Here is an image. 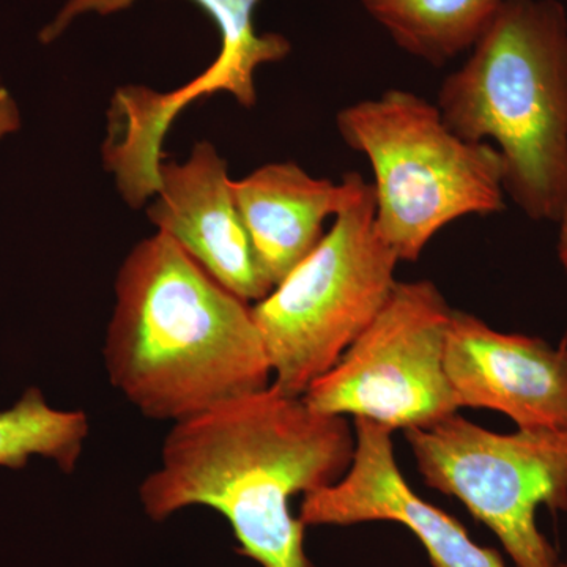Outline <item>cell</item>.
<instances>
[{"mask_svg": "<svg viewBox=\"0 0 567 567\" xmlns=\"http://www.w3.org/2000/svg\"><path fill=\"white\" fill-rule=\"evenodd\" d=\"M103 357L112 386L142 416L173 424L274 377L251 303L162 233L123 260Z\"/></svg>", "mask_w": 567, "mask_h": 567, "instance_id": "obj_2", "label": "cell"}, {"mask_svg": "<svg viewBox=\"0 0 567 567\" xmlns=\"http://www.w3.org/2000/svg\"><path fill=\"white\" fill-rule=\"evenodd\" d=\"M454 309L429 279L398 281L385 306L303 399L322 415L363 417L390 431L458 413L445 350Z\"/></svg>", "mask_w": 567, "mask_h": 567, "instance_id": "obj_7", "label": "cell"}, {"mask_svg": "<svg viewBox=\"0 0 567 567\" xmlns=\"http://www.w3.org/2000/svg\"><path fill=\"white\" fill-rule=\"evenodd\" d=\"M445 368L461 409L495 410L524 431L567 432V346L502 333L454 309Z\"/></svg>", "mask_w": 567, "mask_h": 567, "instance_id": "obj_10", "label": "cell"}, {"mask_svg": "<svg viewBox=\"0 0 567 567\" xmlns=\"http://www.w3.org/2000/svg\"><path fill=\"white\" fill-rule=\"evenodd\" d=\"M557 223L559 224L558 259L567 276V208Z\"/></svg>", "mask_w": 567, "mask_h": 567, "instance_id": "obj_16", "label": "cell"}, {"mask_svg": "<svg viewBox=\"0 0 567 567\" xmlns=\"http://www.w3.org/2000/svg\"><path fill=\"white\" fill-rule=\"evenodd\" d=\"M506 0H361L399 50L442 66L468 52Z\"/></svg>", "mask_w": 567, "mask_h": 567, "instance_id": "obj_13", "label": "cell"}, {"mask_svg": "<svg viewBox=\"0 0 567 567\" xmlns=\"http://www.w3.org/2000/svg\"><path fill=\"white\" fill-rule=\"evenodd\" d=\"M404 434L425 486L457 498L514 567H563L536 517L567 511V432L496 434L454 413Z\"/></svg>", "mask_w": 567, "mask_h": 567, "instance_id": "obj_6", "label": "cell"}, {"mask_svg": "<svg viewBox=\"0 0 567 567\" xmlns=\"http://www.w3.org/2000/svg\"><path fill=\"white\" fill-rule=\"evenodd\" d=\"M401 260L375 229L374 189L333 226L274 290L251 305L279 393L303 398L371 324Z\"/></svg>", "mask_w": 567, "mask_h": 567, "instance_id": "obj_5", "label": "cell"}, {"mask_svg": "<svg viewBox=\"0 0 567 567\" xmlns=\"http://www.w3.org/2000/svg\"><path fill=\"white\" fill-rule=\"evenodd\" d=\"M563 567H567V563H565V565H563Z\"/></svg>", "mask_w": 567, "mask_h": 567, "instance_id": "obj_17", "label": "cell"}, {"mask_svg": "<svg viewBox=\"0 0 567 567\" xmlns=\"http://www.w3.org/2000/svg\"><path fill=\"white\" fill-rule=\"evenodd\" d=\"M354 446L347 417L322 415L270 385L173 424L140 502L153 522L186 507L218 511L238 551L260 567H317L290 502L338 483Z\"/></svg>", "mask_w": 567, "mask_h": 567, "instance_id": "obj_1", "label": "cell"}, {"mask_svg": "<svg viewBox=\"0 0 567 567\" xmlns=\"http://www.w3.org/2000/svg\"><path fill=\"white\" fill-rule=\"evenodd\" d=\"M89 432V416L82 410L55 409L40 388H28L10 409L0 412V466L21 470L32 457H41L70 475Z\"/></svg>", "mask_w": 567, "mask_h": 567, "instance_id": "obj_14", "label": "cell"}, {"mask_svg": "<svg viewBox=\"0 0 567 567\" xmlns=\"http://www.w3.org/2000/svg\"><path fill=\"white\" fill-rule=\"evenodd\" d=\"M336 128L371 164L377 234L399 260L416 262L457 219L506 208L498 151L462 140L436 103L416 93L390 89L350 104L336 115Z\"/></svg>", "mask_w": 567, "mask_h": 567, "instance_id": "obj_4", "label": "cell"}, {"mask_svg": "<svg viewBox=\"0 0 567 567\" xmlns=\"http://www.w3.org/2000/svg\"><path fill=\"white\" fill-rule=\"evenodd\" d=\"M369 188L361 174L334 183L292 162L265 164L234 181L235 203L274 287L320 244L324 219L363 199Z\"/></svg>", "mask_w": 567, "mask_h": 567, "instance_id": "obj_12", "label": "cell"}, {"mask_svg": "<svg viewBox=\"0 0 567 567\" xmlns=\"http://www.w3.org/2000/svg\"><path fill=\"white\" fill-rule=\"evenodd\" d=\"M21 128V112L9 89L0 81V141Z\"/></svg>", "mask_w": 567, "mask_h": 567, "instance_id": "obj_15", "label": "cell"}, {"mask_svg": "<svg viewBox=\"0 0 567 567\" xmlns=\"http://www.w3.org/2000/svg\"><path fill=\"white\" fill-rule=\"evenodd\" d=\"M353 421L352 464L333 486L303 496L298 517L306 528L394 522L416 536L432 567H514L410 487L395 461L393 431L363 417Z\"/></svg>", "mask_w": 567, "mask_h": 567, "instance_id": "obj_9", "label": "cell"}, {"mask_svg": "<svg viewBox=\"0 0 567 567\" xmlns=\"http://www.w3.org/2000/svg\"><path fill=\"white\" fill-rule=\"evenodd\" d=\"M447 74L436 106L462 140L495 142L505 196L535 221L567 208V10L506 0Z\"/></svg>", "mask_w": 567, "mask_h": 567, "instance_id": "obj_3", "label": "cell"}, {"mask_svg": "<svg viewBox=\"0 0 567 567\" xmlns=\"http://www.w3.org/2000/svg\"><path fill=\"white\" fill-rule=\"evenodd\" d=\"M147 216L213 279L248 303L274 290L235 203L227 163L199 142L185 163L163 162Z\"/></svg>", "mask_w": 567, "mask_h": 567, "instance_id": "obj_11", "label": "cell"}, {"mask_svg": "<svg viewBox=\"0 0 567 567\" xmlns=\"http://www.w3.org/2000/svg\"><path fill=\"white\" fill-rule=\"evenodd\" d=\"M136 0H66L39 33L43 44L59 39L84 14H111L128 9ZM215 22L221 37L218 58L200 76L173 92H156L144 85H126L115 92L110 110V134L103 145L107 164L132 181H151L163 163V142L185 107L213 93L227 92L241 106L256 104L257 69L281 62L292 44L279 33L256 29L260 0H193Z\"/></svg>", "mask_w": 567, "mask_h": 567, "instance_id": "obj_8", "label": "cell"}]
</instances>
